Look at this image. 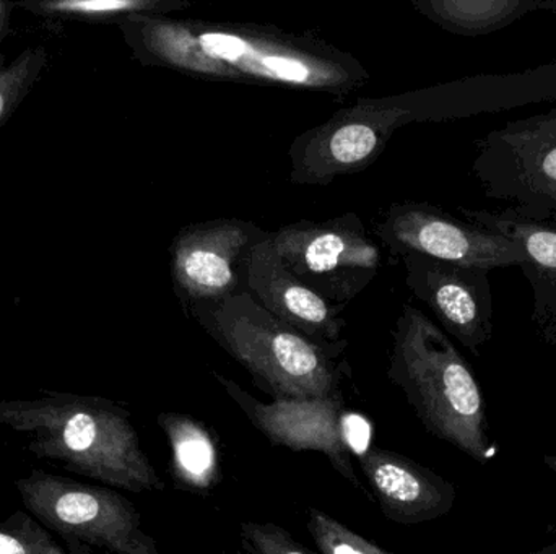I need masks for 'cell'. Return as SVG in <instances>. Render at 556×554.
Listing matches in <instances>:
<instances>
[{"label": "cell", "instance_id": "cell-17", "mask_svg": "<svg viewBox=\"0 0 556 554\" xmlns=\"http://www.w3.org/2000/svg\"><path fill=\"white\" fill-rule=\"evenodd\" d=\"M425 18L453 35H490L539 10V0H412Z\"/></svg>", "mask_w": 556, "mask_h": 554}, {"label": "cell", "instance_id": "cell-7", "mask_svg": "<svg viewBox=\"0 0 556 554\" xmlns=\"http://www.w3.org/2000/svg\"><path fill=\"white\" fill-rule=\"evenodd\" d=\"M472 175L486 197L526 220H556V107L509 120L476 142Z\"/></svg>", "mask_w": 556, "mask_h": 554}, {"label": "cell", "instance_id": "cell-12", "mask_svg": "<svg viewBox=\"0 0 556 554\" xmlns=\"http://www.w3.org/2000/svg\"><path fill=\"white\" fill-rule=\"evenodd\" d=\"M415 298L431 309L441 327L479 357L493 337V289L489 270L456 266L420 254L399 260Z\"/></svg>", "mask_w": 556, "mask_h": 554}, {"label": "cell", "instance_id": "cell-3", "mask_svg": "<svg viewBox=\"0 0 556 554\" xmlns=\"http://www.w3.org/2000/svg\"><path fill=\"white\" fill-rule=\"evenodd\" d=\"M388 377L434 438L482 465L495 458L486 431L485 399L472 368L450 337L415 306H402L395 322Z\"/></svg>", "mask_w": 556, "mask_h": 554}, {"label": "cell", "instance_id": "cell-5", "mask_svg": "<svg viewBox=\"0 0 556 554\" xmlns=\"http://www.w3.org/2000/svg\"><path fill=\"white\" fill-rule=\"evenodd\" d=\"M446 111L441 85L391 96L358 98L293 140L288 150L290 181L329 185L342 176L365 171L382 156L401 127L450 120Z\"/></svg>", "mask_w": 556, "mask_h": 554}, {"label": "cell", "instance_id": "cell-9", "mask_svg": "<svg viewBox=\"0 0 556 554\" xmlns=\"http://www.w3.org/2000/svg\"><path fill=\"white\" fill-rule=\"evenodd\" d=\"M375 233L388 247L389 262L399 263L407 254L472 269L492 270L521 267L525 250L508 237L457 220L427 202L392 204L375 223Z\"/></svg>", "mask_w": 556, "mask_h": 554}, {"label": "cell", "instance_id": "cell-2", "mask_svg": "<svg viewBox=\"0 0 556 554\" xmlns=\"http://www.w3.org/2000/svg\"><path fill=\"white\" fill-rule=\"evenodd\" d=\"M0 428L26 438V449L111 488L146 493L165 488L130 422L129 410L103 397L48 392L0 402Z\"/></svg>", "mask_w": 556, "mask_h": 554}, {"label": "cell", "instance_id": "cell-16", "mask_svg": "<svg viewBox=\"0 0 556 554\" xmlns=\"http://www.w3.org/2000/svg\"><path fill=\"white\" fill-rule=\"evenodd\" d=\"M169 445V475L178 490L208 497L222 481L218 439L201 420L185 413L156 416Z\"/></svg>", "mask_w": 556, "mask_h": 554}, {"label": "cell", "instance_id": "cell-13", "mask_svg": "<svg viewBox=\"0 0 556 554\" xmlns=\"http://www.w3.org/2000/svg\"><path fill=\"white\" fill-rule=\"evenodd\" d=\"M270 234L251 254L247 292L264 309L311 340L323 345L346 342L342 337L346 327L342 318L345 306L333 305L304 285L278 256Z\"/></svg>", "mask_w": 556, "mask_h": 554}, {"label": "cell", "instance_id": "cell-11", "mask_svg": "<svg viewBox=\"0 0 556 554\" xmlns=\"http://www.w3.org/2000/svg\"><path fill=\"white\" fill-rule=\"evenodd\" d=\"M214 377L227 396L240 407L251 425L269 439L270 445L294 452H320L329 459L340 477L359 487L343 423V396L264 403L254 399L230 377L220 373H214Z\"/></svg>", "mask_w": 556, "mask_h": 554}, {"label": "cell", "instance_id": "cell-28", "mask_svg": "<svg viewBox=\"0 0 556 554\" xmlns=\"http://www.w3.org/2000/svg\"><path fill=\"white\" fill-rule=\"evenodd\" d=\"M545 465H547L548 468H552V471L556 474V455H547V458H544Z\"/></svg>", "mask_w": 556, "mask_h": 554}, {"label": "cell", "instance_id": "cell-23", "mask_svg": "<svg viewBox=\"0 0 556 554\" xmlns=\"http://www.w3.org/2000/svg\"><path fill=\"white\" fill-rule=\"evenodd\" d=\"M15 5L9 2H0V42L5 38L7 31H9L10 15H12V9Z\"/></svg>", "mask_w": 556, "mask_h": 554}, {"label": "cell", "instance_id": "cell-1", "mask_svg": "<svg viewBox=\"0 0 556 554\" xmlns=\"http://www.w3.org/2000/svg\"><path fill=\"white\" fill-rule=\"evenodd\" d=\"M117 28L140 64L195 80L291 88L336 101L369 81L355 55L314 31L172 15H134Z\"/></svg>", "mask_w": 556, "mask_h": 554}, {"label": "cell", "instance_id": "cell-24", "mask_svg": "<svg viewBox=\"0 0 556 554\" xmlns=\"http://www.w3.org/2000/svg\"><path fill=\"white\" fill-rule=\"evenodd\" d=\"M64 543H65V549H67V552L71 554H108V553L93 552V550H91L90 546L84 545V543H80V542H64Z\"/></svg>", "mask_w": 556, "mask_h": 554}, {"label": "cell", "instance_id": "cell-14", "mask_svg": "<svg viewBox=\"0 0 556 554\" xmlns=\"http://www.w3.org/2000/svg\"><path fill=\"white\" fill-rule=\"evenodd\" d=\"M358 462L381 513L392 523H430L447 516L456 504L453 484L405 455L369 446Z\"/></svg>", "mask_w": 556, "mask_h": 554}, {"label": "cell", "instance_id": "cell-15", "mask_svg": "<svg viewBox=\"0 0 556 554\" xmlns=\"http://www.w3.org/2000/svg\"><path fill=\"white\" fill-rule=\"evenodd\" d=\"M457 210L466 221L495 231L525 250L521 270L534 295L532 322L545 344L556 345V220H526L511 207L503 210L459 207Z\"/></svg>", "mask_w": 556, "mask_h": 554}, {"label": "cell", "instance_id": "cell-25", "mask_svg": "<svg viewBox=\"0 0 556 554\" xmlns=\"http://www.w3.org/2000/svg\"><path fill=\"white\" fill-rule=\"evenodd\" d=\"M539 10H548L556 15V0H539Z\"/></svg>", "mask_w": 556, "mask_h": 554}, {"label": "cell", "instance_id": "cell-4", "mask_svg": "<svg viewBox=\"0 0 556 554\" xmlns=\"http://www.w3.org/2000/svg\"><path fill=\"white\" fill-rule=\"evenodd\" d=\"M253 377L273 400H314L343 396L346 342L323 345L311 340L248 292L185 311Z\"/></svg>", "mask_w": 556, "mask_h": 554}, {"label": "cell", "instance_id": "cell-22", "mask_svg": "<svg viewBox=\"0 0 556 554\" xmlns=\"http://www.w3.org/2000/svg\"><path fill=\"white\" fill-rule=\"evenodd\" d=\"M241 540L257 554H317L293 539L283 527L273 523L240 524Z\"/></svg>", "mask_w": 556, "mask_h": 554}, {"label": "cell", "instance_id": "cell-19", "mask_svg": "<svg viewBox=\"0 0 556 554\" xmlns=\"http://www.w3.org/2000/svg\"><path fill=\"white\" fill-rule=\"evenodd\" d=\"M46 64L48 52L42 46L25 49L10 64L5 55L0 54V129L28 96Z\"/></svg>", "mask_w": 556, "mask_h": 554}, {"label": "cell", "instance_id": "cell-26", "mask_svg": "<svg viewBox=\"0 0 556 554\" xmlns=\"http://www.w3.org/2000/svg\"><path fill=\"white\" fill-rule=\"evenodd\" d=\"M231 554H257V553L254 552V550L251 549V546L248 545V543L244 542V540H241L240 546H238V549L235 550V552Z\"/></svg>", "mask_w": 556, "mask_h": 554}, {"label": "cell", "instance_id": "cell-6", "mask_svg": "<svg viewBox=\"0 0 556 554\" xmlns=\"http://www.w3.org/2000/svg\"><path fill=\"white\" fill-rule=\"evenodd\" d=\"M26 511L64 542L111 554H160L137 507L117 491L35 471L15 481Z\"/></svg>", "mask_w": 556, "mask_h": 554}, {"label": "cell", "instance_id": "cell-27", "mask_svg": "<svg viewBox=\"0 0 556 554\" xmlns=\"http://www.w3.org/2000/svg\"><path fill=\"white\" fill-rule=\"evenodd\" d=\"M532 554H556V540L551 545L544 546V549L538 550V552Z\"/></svg>", "mask_w": 556, "mask_h": 554}, {"label": "cell", "instance_id": "cell-18", "mask_svg": "<svg viewBox=\"0 0 556 554\" xmlns=\"http://www.w3.org/2000/svg\"><path fill=\"white\" fill-rule=\"evenodd\" d=\"M46 18L119 25L134 15H172L189 9L186 0H48V2L16 3Z\"/></svg>", "mask_w": 556, "mask_h": 554}, {"label": "cell", "instance_id": "cell-8", "mask_svg": "<svg viewBox=\"0 0 556 554\" xmlns=\"http://www.w3.org/2000/svg\"><path fill=\"white\" fill-rule=\"evenodd\" d=\"M270 241L285 266L333 305H349L382 267L381 247L356 214L285 224Z\"/></svg>", "mask_w": 556, "mask_h": 554}, {"label": "cell", "instance_id": "cell-10", "mask_svg": "<svg viewBox=\"0 0 556 554\" xmlns=\"http://www.w3.org/2000/svg\"><path fill=\"white\" fill-rule=\"evenodd\" d=\"M269 234L240 218L198 221L179 230L169 254L173 286L182 311L247 292L251 254Z\"/></svg>", "mask_w": 556, "mask_h": 554}, {"label": "cell", "instance_id": "cell-20", "mask_svg": "<svg viewBox=\"0 0 556 554\" xmlns=\"http://www.w3.org/2000/svg\"><path fill=\"white\" fill-rule=\"evenodd\" d=\"M306 526L320 554H394L316 507L307 510Z\"/></svg>", "mask_w": 556, "mask_h": 554}, {"label": "cell", "instance_id": "cell-21", "mask_svg": "<svg viewBox=\"0 0 556 554\" xmlns=\"http://www.w3.org/2000/svg\"><path fill=\"white\" fill-rule=\"evenodd\" d=\"M0 554H65L48 529L31 516L13 514L0 523Z\"/></svg>", "mask_w": 556, "mask_h": 554}]
</instances>
